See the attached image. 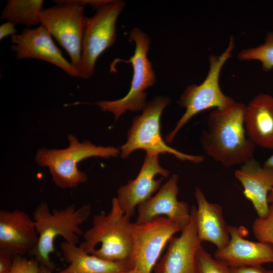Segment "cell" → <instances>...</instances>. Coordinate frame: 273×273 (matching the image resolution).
<instances>
[{
  "label": "cell",
  "mask_w": 273,
  "mask_h": 273,
  "mask_svg": "<svg viewBox=\"0 0 273 273\" xmlns=\"http://www.w3.org/2000/svg\"><path fill=\"white\" fill-rule=\"evenodd\" d=\"M244 124L255 145L273 149V97L266 94L255 96L245 106Z\"/></svg>",
  "instance_id": "d6986e66"
},
{
  "label": "cell",
  "mask_w": 273,
  "mask_h": 273,
  "mask_svg": "<svg viewBox=\"0 0 273 273\" xmlns=\"http://www.w3.org/2000/svg\"><path fill=\"white\" fill-rule=\"evenodd\" d=\"M230 269L232 273H273V270L266 269L262 265Z\"/></svg>",
  "instance_id": "4316f807"
},
{
  "label": "cell",
  "mask_w": 273,
  "mask_h": 273,
  "mask_svg": "<svg viewBox=\"0 0 273 273\" xmlns=\"http://www.w3.org/2000/svg\"><path fill=\"white\" fill-rule=\"evenodd\" d=\"M195 273H232L227 265L207 252L201 245L195 260Z\"/></svg>",
  "instance_id": "603a6c76"
},
{
  "label": "cell",
  "mask_w": 273,
  "mask_h": 273,
  "mask_svg": "<svg viewBox=\"0 0 273 273\" xmlns=\"http://www.w3.org/2000/svg\"><path fill=\"white\" fill-rule=\"evenodd\" d=\"M129 38L134 43V53L128 60H119L131 64L132 67L133 75L128 92L119 99L102 100L96 103L103 111L112 113L115 120L127 111H143L147 104L146 90L156 80L152 63L148 57L150 46L149 36L135 27L131 30Z\"/></svg>",
  "instance_id": "52a82bcc"
},
{
  "label": "cell",
  "mask_w": 273,
  "mask_h": 273,
  "mask_svg": "<svg viewBox=\"0 0 273 273\" xmlns=\"http://www.w3.org/2000/svg\"><path fill=\"white\" fill-rule=\"evenodd\" d=\"M68 139L67 148H40L35 157L38 165L49 168L54 183L62 189L73 188L87 180L86 174L78 169L77 164L80 161L92 157H115L120 152L114 147L96 146L88 141L81 143L71 134L68 135Z\"/></svg>",
  "instance_id": "5b68a950"
},
{
  "label": "cell",
  "mask_w": 273,
  "mask_h": 273,
  "mask_svg": "<svg viewBox=\"0 0 273 273\" xmlns=\"http://www.w3.org/2000/svg\"><path fill=\"white\" fill-rule=\"evenodd\" d=\"M195 206L191 208V219L178 237H171L165 254L154 268V273H195L197 251L202 245L195 222Z\"/></svg>",
  "instance_id": "9a60e30c"
},
{
  "label": "cell",
  "mask_w": 273,
  "mask_h": 273,
  "mask_svg": "<svg viewBox=\"0 0 273 273\" xmlns=\"http://www.w3.org/2000/svg\"><path fill=\"white\" fill-rule=\"evenodd\" d=\"M194 195L197 202L195 222L199 241L201 243H211L217 249L222 248L228 243L230 235L221 206L208 201L198 187L196 188Z\"/></svg>",
  "instance_id": "ac0fdd59"
},
{
  "label": "cell",
  "mask_w": 273,
  "mask_h": 273,
  "mask_svg": "<svg viewBox=\"0 0 273 273\" xmlns=\"http://www.w3.org/2000/svg\"><path fill=\"white\" fill-rule=\"evenodd\" d=\"M60 248L68 266L57 273H125L132 269L129 261L114 262L85 252L80 247L66 241Z\"/></svg>",
  "instance_id": "ffe728a7"
},
{
  "label": "cell",
  "mask_w": 273,
  "mask_h": 273,
  "mask_svg": "<svg viewBox=\"0 0 273 273\" xmlns=\"http://www.w3.org/2000/svg\"><path fill=\"white\" fill-rule=\"evenodd\" d=\"M230 239L222 248L217 249L214 257L230 268L261 266L273 263V246L246 239L240 228L228 225Z\"/></svg>",
  "instance_id": "2e32d148"
},
{
  "label": "cell",
  "mask_w": 273,
  "mask_h": 273,
  "mask_svg": "<svg viewBox=\"0 0 273 273\" xmlns=\"http://www.w3.org/2000/svg\"><path fill=\"white\" fill-rule=\"evenodd\" d=\"M170 102L168 97H156L147 104L141 115L134 118L127 140L119 150L122 158H126L134 151L140 149L146 153L171 154L180 160L195 164L204 160L203 156L184 153L169 146L163 139L161 117Z\"/></svg>",
  "instance_id": "8992f818"
},
{
  "label": "cell",
  "mask_w": 273,
  "mask_h": 273,
  "mask_svg": "<svg viewBox=\"0 0 273 273\" xmlns=\"http://www.w3.org/2000/svg\"><path fill=\"white\" fill-rule=\"evenodd\" d=\"M234 174L243 187L244 196L251 202L258 217L265 216L269 207L268 196L273 189V170L252 158L241 165Z\"/></svg>",
  "instance_id": "e0dca14e"
},
{
  "label": "cell",
  "mask_w": 273,
  "mask_h": 273,
  "mask_svg": "<svg viewBox=\"0 0 273 273\" xmlns=\"http://www.w3.org/2000/svg\"><path fill=\"white\" fill-rule=\"evenodd\" d=\"M238 58L243 61H258L265 71L273 69V32L267 34L263 44L241 50Z\"/></svg>",
  "instance_id": "7402d4cb"
},
{
  "label": "cell",
  "mask_w": 273,
  "mask_h": 273,
  "mask_svg": "<svg viewBox=\"0 0 273 273\" xmlns=\"http://www.w3.org/2000/svg\"><path fill=\"white\" fill-rule=\"evenodd\" d=\"M52 270L46 266L40 265L39 270L38 273H52Z\"/></svg>",
  "instance_id": "f546056e"
},
{
  "label": "cell",
  "mask_w": 273,
  "mask_h": 273,
  "mask_svg": "<svg viewBox=\"0 0 273 273\" xmlns=\"http://www.w3.org/2000/svg\"><path fill=\"white\" fill-rule=\"evenodd\" d=\"M13 258L9 256L0 254V273H10Z\"/></svg>",
  "instance_id": "83f0119b"
},
{
  "label": "cell",
  "mask_w": 273,
  "mask_h": 273,
  "mask_svg": "<svg viewBox=\"0 0 273 273\" xmlns=\"http://www.w3.org/2000/svg\"><path fill=\"white\" fill-rule=\"evenodd\" d=\"M254 235L259 241L273 246V204H270L267 214L258 217L252 225Z\"/></svg>",
  "instance_id": "cb8c5ba5"
},
{
  "label": "cell",
  "mask_w": 273,
  "mask_h": 273,
  "mask_svg": "<svg viewBox=\"0 0 273 273\" xmlns=\"http://www.w3.org/2000/svg\"><path fill=\"white\" fill-rule=\"evenodd\" d=\"M131 223L114 197L108 213L102 212L93 216L92 226L83 234L79 247L105 260L128 261L132 248Z\"/></svg>",
  "instance_id": "3957f363"
},
{
  "label": "cell",
  "mask_w": 273,
  "mask_h": 273,
  "mask_svg": "<svg viewBox=\"0 0 273 273\" xmlns=\"http://www.w3.org/2000/svg\"><path fill=\"white\" fill-rule=\"evenodd\" d=\"M38 235L33 218L16 209L0 210V254L14 258L33 252Z\"/></svg>",
  "instance_id": "4fadbf2b"
},
{
  "label": "cell",
  "mask_w": 273,
  "mask_h": 273,
  "mask_svg": "<svg viewBox=\"0 0 273 273\" xmlns=\"http://www.w3.org/2000/svg\"><path fill=\"white\" fill-rule=\"evenodd\" d=\"M263 165L273 170V154L265 160Z\"/></svg>",
  "instance_id": "f1b7e54d"
},
{
  "label": "cell",
  "mask_w": 273,
  "mask_h": 273,
  "mask_svg": "<svg viewBox=\"0 0 273 273\" xmlns=\"http://www.w3.org/2000/svg\"><path fill=\"white\" fill-rule=\"evenodd\" d=\"M124 7L122 1L110 0L97 9L93 16L85 17L80 77H92L99 57L115 43L117 20Z\"/></svg>",
  "instance_id": "9c48e42d"
},
{
  "label": "cell",
  "mask_w": 273,
  "mask_h": 273,
  "mask_svg": "<svg viewBox=\"0 0 273 273\" xmlns=\"http://www.w3.org/2000/svg\"><path fill=\"white\" fill-rule=\"evenodd\" d=\"M55 6L44 9L40 25L67 52L72 65L79 72L85 17L84 6L75 0L54 1Z\"/></svg>",
  "instance_id": "ba28073f"
},
{
  "label": "cell",
  "mask_w": 273,
  "mask_h": 273,
  "mask_svg": "<svg viewBox=\"0 0 273 273\" xmlns=\"http://www.w3.org/2000/svg\"><path fill=\"white\" fill-rule=\"evenodd\" d=\"M178 177L173 174L156 194L138 207L136 223H142L164 216L179 226L181 231L191 219V209L177 199Z\"/></svg>",
  "instance_id": "5bb4252c"
},
{
  "label": "cell",
  "mask_w": 273,
  "mask_h": 273,
  "mask_svg": "<svg viewBox=\"0 0 273 273\" xmlns=\"http://www.w3.org/2000/svg\"><path fill=\"white\" fill-rule=\"evenodd\" d=\"M90 213L89 204L78 208L71 205L59 210L54 209L51 212L48 203L42 202L35 208L33 219L38 235V241L33 253L40 265L51 270L54 268L50 255L55 251L56 238L61 236L65 241L76 245L78 236L83 235L80 226L88 219Z\"/></svg>",
  "instance_id": "7a4b0ae2"
},
{
  "label": "cell",
  "mask_w": 273,
  "mask_h": 273,
  "mask_svg": "<svg viewBox=\"0 0 273 273\" xmlns=\"http://www.w3.org/2000/svg\"><path fill=\"white\" fill-rule=\"evenodd\" d=\"M40 265L35 259H29L23 256L13 258L10 273H38Z\"/></svg>",
  "instance_id": "d4e9b609"
},
{
  "label": "cell",
  "mask_w": 273,
  "mask_h": 273,
  "mask_svg": "<svg viewBox=\"0 0 273 273\" xmlns=\"http://www.w3.org/2000/svg\"><path fill=\"white\" fill-rule=\"evenodd\" d=\"M159 154L146 153L143 165L136 177L117 191L116 197L119 206L125 215L130 219L136 207L149 199L162 186V179H155L157 175L168 177L169 172L159 161Z\"/></svg>",
  "instance_id": "7c38bea8"
},
{
  "label": "cell",
  "mask_w": 273,
  "mask_h": 273,
  "mask_svg": "<svg viewBox=\"0 0 273 273\" xmlns=\"http://www.w3.org/2000/svg\"><path fill=\"white\" fill-rule=\"evenodd\" d=\"M52 35L42 25L26 28L11 37V49L18 60L34 59L52 64L71 77L79 72L63 56Z\"/></svg>",
  "instance_id": "8fae6325"
},
{
  "label": "cell",
  "mask_w": 273,
  "mask_h": 273,
  "mask_svg": "<svg viewBox=\"0 0 273 273\" xmlns=\"http://www.w3.org/2000/svg\"><path fill=\"white\" fill-rule=\"evenodd\" d=\"M15 24L6 21L0 26V39L3 40L6 37L11 36V37L17 34V31L15 28Z\"/></svg>",
  "instance_id": "484cf974"
},
{
  "label": "cell",
  "mask_w": 273,
  "mask_h": 273,
  "mask_svg": "<svg viewBox=\"0 0 273 273\" xmlns=\"http://www.w3.org/2000/svg\"><path fill=\"white\" fill-rule=\"evenodd\" d=\"M125 273H141V272L135 268H132L129 270L128 271H127V272H126Z\"/></svg>",
  "instance_id": "1f68e13d"
},
{
  "label": "cell",
  "mask_w": 273,
  "mask_h": 273,
  "mask_svg": "<svg viewBox=\"0 0 273 273\" xmlns=\"http://www.w3.org/2000/svg\"><path fill=\"white\" fill-rule=\"evenodd\" d=\"M268 202L269 204H273V189L271 190L268 194Z\"/></svg>",
  "instance_id": "4dcf8cb0"
},
{
  "label": "cell",
  "mask_w": 273,
  "mask_h": 273,
  "mask_svg": "<svg viewBox=\"0 0 273 273\" xmlns=\"http://www.w3.org/2000/svg\"><path fill=\"white\" fill-rule=\"evenodd\" d=\"M132 248L129 263L141 273H151L170 239L181 229L166 217L142 223H131Z\"/></svg>",
  "instance_id": "30bf717a"
},
{
  "label": "cell",
  "mask_w": 273,
  "mask_h": 273,
  "mask_svg": "<svg viewBox=\"0 0 273 273\" xmlns=\"http://www.w3.org/2000/svg\"><path fill=\"white\" fill-rule=\"evenodd\" d=\"M42 0H9L1 14V19L30 28L40 25V14L43 8Z\"/></svg>",
  "instance_id": "44dd1931"
},
{
  "label": "cell",
  "mask_w": 273,
  "mask_h": 273,
  "mask_svg": "<svg viewBox=\"0 0 273 273\" xmlns=\"http://www.w3.org/2000/svg\"><path fill=\"white\" fill-rule=\"evenodd\" d=\"M235 47V38L231 36L226 48L221 54L209 56V70L204 80L199 84L188 86L183 92L178 104L185 109V112L173 129L166 136L167 142H172L180 130L197 114L211 109L225 108L235 101L223 93L219 84L221 70L232 57Z\"/></svg>",
  "instance_id": "277c9868"
},
{
  "label": "cell",
  "mask_w": 273,
  "mask_h": 273,
  "mask_svg": "<svg viewBox=\"0 0 273 273\" xmlns=\"http://www.w3.org/2000/svg\"><path fill=\"white\" fill-rule=\"evenodd\" d=\"M245 105L235 101L209 114L200 138L203 149L213 160L226 167L242 165L253 158L256 145L244 124Z\"/></svg>",
  "instance_id": "6da1fadb"
}]
</instances>
